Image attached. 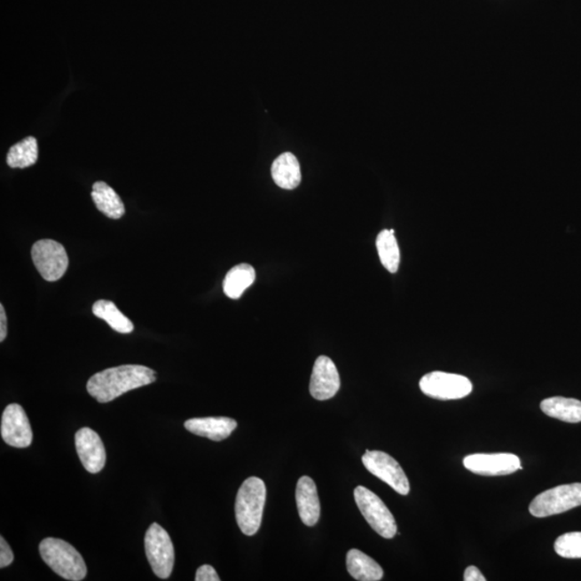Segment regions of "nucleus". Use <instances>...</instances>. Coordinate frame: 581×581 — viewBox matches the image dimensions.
Instances as JSON below:
<instances>
[{
  "instance_id": "obj_1",
  "label": "nucleus",
  "mask_w": 581,
  "mask_h": 581,
  "mask_svg": "<svg viewBox=\"0 0 581 581\" xmlns=\"http://www.w3.org/2000/svg\"><path fill=\"white\" fill-rule=\"evenodd\" d=\"M155 381V372L149 367L122 365L95 373L89 379L87 389L90 396L104 404Z\"/></svg>"
},
{
  "instance_id": "obj_2",
  "label": "nucleus",
  "mask_w": 581,
  "mask_h": 581,
  "mask_svg": "<svg viewBox=\"0 0 581 581\" xmlns=\"http://www.w3.org/2000/svg\"><path fill=\"white\" fill-rule=\"evenodd\" d=\"M266 502V486L262 479L250 477L241 484L237 493L236 522L241 532L247 537L257 533L262 523Z\"/></svg>"
},
{
  "instance_id": "obj_3",
  "label": "nucleus",
  "mask_w": 581,
  "mask_h": 581,
  "mask_svg": "<svg viewBox=\"0 0 581 581\" xmlns=\"http://www.w3.org/2000/svg\"><path fill=\"white\" fill-rule=\"evenodd\" d=\"M39 553L44 562L64 579L80 581L87 576L82 555L65 540L45 538L39 545Z\"/></svg>"
},
{
  "instance_id": "obj_4",
  "label": "nucleus",
  "mask_w": 581,
  "mask_h": 581,
  "mask_svg": "<svg viewBox=\"0 0 581 581\" xmlns=\"http://www.w3.org/2000/svg\"><path fill=\"white\" fill-rule=\"evenodd\" d=\"M578 506H581V483H570L538 494L529 509L533 517L546 518Z\"/></svg>"
},
{
  "instance_id": "obj_5",
  "label": "nucleus",
  "mask_w": 581,
  "mask_h": 581,
  "mask_svg": "<svg viewBox=\"0 0 581 581\" xmlns=\"http://www.w3.org/2000/svg\"><path fill=\"white\" fill-rule=\"evenodd\" d=\"M355 499L363 517L381 537L391 539L396 537V519L382 499L365 487H357Z\"/></svg>"
},
{
  "instance_id": "obj_6",
  "label": "nucleus",
  "mask_w": 581,
  "mask_h": 581,
  "mask_svg": "<svg viewBox=\"0 0 581 581\" xmlns=\"http://www.w3.org/2000/svg\"><path fill=\"white\" fill-rule=\"evenodd\" d=\"M145 548L154 574L168 579L175 564V549L169 534L160 524H151L145 533Z\"/></svg>"
},
{
  "instance_id": "obj_7",
  "label": "nucleus",
  "mask_w": 581,
  "mask_h": 581,
  "mask_svg": "<svg viewBox=\"0 0 581 581\" xmlns=\"http://www.w3.org/2000/svg\"><path fill=\"white\" fill-rule=\"evenodd\" d=\"M421 391L426 396L436 400H459L473 391V385L468 378L444 372H432L421 378Z\"/></svg>"
},
{
  "instance_id": "obj_8",
  "label": "nucleus",
  "mask_w": 581,
  "mask_h": 581,
  "mask_svg": "<svg viewBox=\"0 0 581 581\" xmlns=\"http://www.w3.org/2000/svg\"><path fill=\"white\" fill-rule=\"evenodd\" d=\"M32 259L44 280L60 279L68 269L67 252L59 242L52 239L39 240L33 246Z\"/></svg>"
},
{
  "instance_id": "obj_9",
  "label": "nucleus",
  "mask_w": 581,
  "mask_h": 581,
  "mask_svg": "<svg viewBox=\"0 0 581 581\" xmlns=\"http://www.w3.org/2000/svg\"><path fill=\"white\" fill-rule=\"evenodd\" d=\"M362 462L368 472L389 484L394 491L402 495L411 491V484L401 465L386 452L367 451Z\"/></svg>"
},
{
  "instance_id": "obj_10",
  "label": "nucleus",
  "mask_w": 581,
  "mask_h": 581,
  "mask_svg": "<svg viewBox=\"0 0 581 581\" xmlns=\"http://www.w3.org/2000/svg\"><path fill=\"white\" fill-rule=\"evenodd\" d=\"M465 468L482 476H504L522 469V462L513 453H476L463 459Z\"/></svg>"
},
{
  "instance_id": "obj_11",
  "label": "nucleus",
  "mask_w": 581,
  "mask_h": 581,
  "mask_svg": "<svg viewBox=\"0 0 581 581\" xmlns=\"http://www.w3.org/2000/svg\"><path fill=\"white\" fill-rule=\"evenodd\" d=\"M2 436L14 448H27L33 443V431L27 412L19 404H10L2 417Z\"/></svg>"
},
{
  "instance_id": "obj_12",
  "label": "nucleus",
  "mask_w": 581,
  "mask_h": 581,
  "mask_svg": "<svg viewBox=\"0 0 581 581\" xmlns=\"http://www.w3.org/2000/svg\"><path fill=\"white\" fill-rule=\"evenodd\" d=\"M341 388V377L335 363L330 357L321 356L313 365L310 391L318 401L334 397Z\"/></svg>"
},
{
  "instance_id": "obj_13",
  "label": "nucleus",
  "mask_w": 581,
  "mask_h": 581,
  "mask_svg": "<svg viewBox=\"0 0 581 581\" xmlns=\"http://www.w3.org/2000/svg\"><path fill=\"white\" fill-rule=\"evenodd\" d=\"M75 449L81 463L90 474H98L105 467V446L98 433L89 428L79 429L75 434Z\"/></svg>"
},
{
  "instance_id": "obj_14",
  "label": "nucleus",
  "mask_w": 581,
  "mask_h": 581,
  "mask_svg": "<svg viewBox=\"0 0 581 581\" xmlns=\"http://www.w3.org/2000/svg\"><path fill=\"white\" fill-rule=\"evenodd\" d=\"M296 504L302 523L313 527L319 522L321 506L315 482L310 477L302 476L296 486Z\"/></svg>"
},
{
  "instance_id": "obj_15",
  "label": "nucleus",
  "mask_w": 581,
  "mask_h": 581,
  "mask_svg": "<svg viewBox=\"0 0 581 581\" xmlns=\"http://www.w3.org/2000/svg\"><path fill=\"white\" fill-rule=\"evenodd\" d=\"M185 428L197 436L221 442L235 431L237 422L227 417L194 418L185 421Z\"/></svg>"
},
{
  "instance_id": "obj_16",
  "label": "nucleus",
  "mask_w": 581,
  "mask_h": 581,
  "mask_svg": "<svg viewBox=\"0 0 581 581\" xmlns=\"http://www.w3.org/2000/svg\"><path fill=\"white\" fill-rule=\"evenodd\" d=\"M272 179L278 186L285 190H293L301 184V166L294 154L287 153L278 156L271 166Z\"/></svg>"
},
{
  "instance_id": "obj_17",
  "label": "nucleus",
  "mask_w": 581,
  "mask_h": 581,
  "mask_svg": "<svg viewBox=\"0 0 581 581\" xmlns=\"http://www.w3.org/2000/svg\"><path fill=\"white\" fill-rule=\"evenodd\" d=\"M347 569L356 580L378 581L383 577L381 565L357 549H351L347 554Z\"/></svg>"
},
{
  "instance_id": "obj_18",
  "label": "nucleus",
  "mask_w": 581,
  "mask_h": 581,
  "mask_svg": "<svg viewBox=\"0 0 581 581\" xmlns=\"http://www.w3.org/2000/svg\"><path fill=\"white\" fill-rule=\"evenodd\" d=\"M540 409L547 416L569 423L581 422V402L576 398L554 396L540 403Z\"/></svg>"
},
{
  "instance_id": "obj_19",
  "label": "nucleus",
  "mask_w": 581,
  "mask_h": 581,
  "mask_svg": "<svg viewBox=\"0 0 581 581\" xmlns=\"http://www.w3.org/2000/svg\"><path fill=\"white\" fill-rule=\"evenodd\" d=\"M92 199L100 212L110 219L118 220L125 214V206L116 192L103 181L95 182Z\"/></svg>"
},
{
  "instance_id": "obj_20",
  "label": "nucleus",
  "mask_w": 581,
  "mask_h": 581,
  "mask_svg": "<svg viewBox=\"0 0 581 581\" xmlns=\"http://www.w3.org/2000/svg\"><path fill=\"white\" fill-rule=\"evenodd\" d=\"M255 271L249 264H239L227 272L224 281V291L232 300H239L244 292L255 281Z\"/></svg>"
},
{
  "instance_id": "obj_21",
  "label": "nucleus",
  "mask_w": 581,
  "mask_h": 581,
  "mask_svg": "<svg viewBox=\"0 0 581 581\" xmlns=\"http://www.w3.org/2000/svg\"><path fill=\"white\" fill-rule=\"evenodd\" d=\"M92 311L96 317L107 322L111 328L121 334H130L134 331L133 323L119 310L114 302L98 301L93 305Z\"/></svg>"
},
{
  "instance_id": "obj_22",
  "label": "nucleus",
  "mask_w": 581,
  "mask_h": 581,
  "mask_svg": "<svg viewBox=\"0 0 581 581\" xmlns=\"http://www.w3.org/2000/svg\"><path fill=\"white\" fill-rule=\"evenodd\" d=\"M376 246L381 264L386 270L396 274L400 266L401 255L393 230H383L378 235Z\"/></svg>"
},
{
  "instance_id": "obj_23",
  "label": "nucleus",
  "mask_w": 581,
  "mask_h": 581,
  "mask_svg": "<svg viewBox=\"0 0 581 581\" xmlns=\"http://www.w3.org/2000/svg\"><path fill=\"white\" fill-rule=\"evenodd\" d=\"M37 139L29 136L10 148L7 154V164L12 169H27L38 160Z\"/></svg>"
},
{
  "instance_id": "obj_24",
  "label": "nucleus",
  "mask_w": 581,
  "mask_h": 581,
  "mask_svg": "<svg viewBox=\"0 0 581 581\" xmlns=\"http://www.w3.org/2000/svg\"><path fill=\"white\" fill-rule=\"evenodd\" d=\"M554 550L560 557L565 559H581V532H570L561 535L555 540Z\"/></svg>"
},
{
  "instance_id": "obj_25",
  "label": "nucleus",
  "mask_w": 581,
  "mask_h": 581,
  "mask_svg": "<svg viewBox=\"0 0 581 581\" xmlns=\"http://www.w3.org/2000/svg\"><path fill=\"white\" fill-rule=\"evenodd\" d=\"M13 559L14 555L12 548L3 537L0 538V568L9 567L13 562Z\"/></svg>"
},
{
  "instance_id": "obj_26",
  "label": "nucleus",
  "mask_w": 581,
  "mask_h": 581,
  "mask_svg": "<svg viewBox=\"0 0 581 581\" xmlns=\"http://www.w3.org/2000/svg\"><path fill=\"white\" fill-rule=\"evenodd\" d=\"M196 581H220L219 575L216 574V569L210 565H203L199 569H197Z\"/></svg>"
},
{
  "instance_id": "obj_27",
  "label": "nucleus",
  "mask_w": 581,
  "mask_h": 581,
  "mask_svg": "<svg viewBox=\"0 0 581 581\" xmlns=\"http://www.w3.org/2000/svg\"><path fill=\"white\" fill-rule=\"evenodd\" d=\"M465 581H486L483 575L476 567H468L464 573Z\"/></svg>"
},
{
  "instance_id": "obj_28",
  "label": "nucleus",
  "mask_w": 581,
  "mask_h": 581,
  "mask_svg": "<svg viewBox=\"0 0 581 581\" xmlns=\"http://www.w3.org/2000/svg\"><path fill=\"white\" fill-rule=\"evenodd\" d=\"M7 316L4 305H0V342H4L7 337Z\"/></svg>"
}]
</instances>
